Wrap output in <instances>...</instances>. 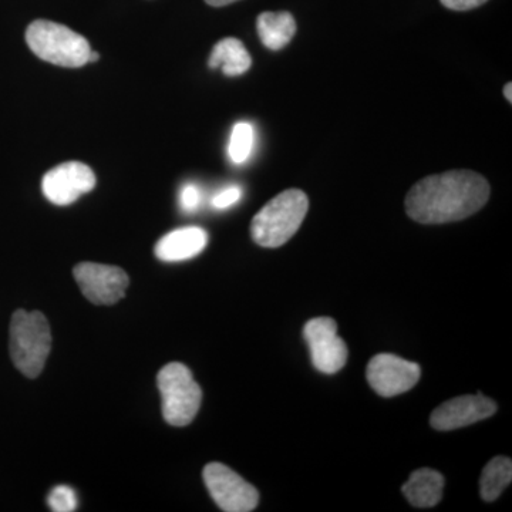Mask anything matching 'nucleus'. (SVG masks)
<instances>
[{
    "label": "nucleus",
    "instance_id": "f257e3e1",
    "mask_svg": "<svg viewBox=\"0 0 512 512\" xmlns=\"http://www.w3.org/2000/svg\"><path fill=\"white\" fill-rule=\"evenodd\" d=\"M490 184L474 171L434 174L414 184L406 197V212L420 224L466 220L487 204Z\"/></svg>",
    "mask_w": 512,
    "mask_h": 512
},
{
    "label": "nucleus",
    "instance_id": "f03ea898",
    "mask_svg": "<svg viewBox=\"0 0 512 512\" xmlns=\"http://www.w3.org/2000/svg\"><path fill=\"white\" fill-rule=\"evenodd\" d=\"M308 210L305 192L295 188L281 192L255 215L251 224L252 239L259 247H282L301 228Z\"/></svg>",
    "mask_w": 512,
    "mask_h": 512
},
{
    "label": "nucleus",
    "instance_id": "7ed1b4c3",
    "mask_svg": "<svg viewBox=\"0 0 512 512\" xmlns=\"http://www.w3.org/2000/svg\"><path fill=\"white\" fill-rule=\"evenodd\" d=\"M52 348L49 322L42 312L19 309L10 320L9 350L13 365L22 375L36 379Z\"/></svg>",
    "mask_w": 512,
    "mask_h": 512
},
{
    "label": "nucleus",
    "instance_id": "20e7f679",
    "mask_svg": "<svg viewBox=\"0 0 512 512\" xmlns=\"http://www.w3.org/2000/svg\"><path fill=\"white\" fill-rule=\"evenodd\" d=\"M26 42L33 53L56 66L82 67L92 52L86 37L50 20H36L26 30Z\"/></svg>",
    "mask_w": 512,
    "mask_h": 512
},
{
    "label": "nucleus",
    "instance_id": "39448f33",
    "mask_svg": "<svg viewBox=\"0 0 512 512\" xmlns=\"http://www.w3.org/2000/svg\"><path fill=\"white\" fill-rule=\"evenodd\" d=\"M157 386L163 400V416L171 426H188L200 412L202 390L183 363H170L160 370Z\"/></svg>",
    "mask_w": 512,
    "mask_h": 512
},
{
    "label": "nucleus",
    "instance_id": "423d86ee",
    "mask_svg": "<svg viewBox=\"0 0 512 512\" xmlns=\"http://www.w3.org/2000/svg\"><path fill=\"white\" fill-rule=\"evenodd\" d=\"M202 477L212 500L222 511L249 512L258 507V490L224 464H208Z\"/></svg>",
    "mask_w": 512,
    "mask_h": 512
},
{
    "label": "nucleus",
    "instance_id": "0eeeda50",
    "mask_svg": "<svg viewBox=\"0 0 512 512\" xmlns=\"http://www.w3.org/2000/svg\"><path fill=\"white\" fill-rule=\"evenodd\" d=\"M303 338L311 352L312 365L325 373L333 375L345 367L349 350L343 339L338 336V323L332 318L309 320L303 328Z\"/></svg>",
    "mask_w": 512,
    "mask_h": 512
},
{
    "label": "nucleus",
    "instance_id": "6e6552de",
    "mask_svg": "<svg viewBox=\"0 0 512 512\" xmlns=\"http://www.w3.org/2000/svg\"><path fill=\"white\" fill-rule=\"evenodd\" d=\"M80 291L94 305H114L124 298L130 279L119 266L83 262L74 266Z\"/></svg>",
    "mask_w": 512,
    "mask_h": 512
},
{
    "label": "nucleus",
    "instance_id": "1a4fd4ad",
    "mask_svg": "<svg viewBox=\"0 0 512 512\" xmlns=\"http://www.w3.org/2000/svg\"><path fill=\"white\" fill-rule=\"evenodd\" d=\"M367 382L379 396L394 397L409 392L420 380L421 369L390 353H382L370 359L366 370Z\"/></svg>",
    "mask_w": 512,
    "mask_h": 512
},
{
    "label": "nucleus",
    "instance_id": "9d476101",
    "mask_svg": "<svg viewBox=\"0 0 512 512\" xmlns=\"http://www.w3.org/2000/svg\"><path fill=\"white\" fill-rule=\"evenodd\" d=\"M96 187V175L89 165L69 161L47 171L42 181L43 194L59 207L73 204Z\"/></svg>",
    "mask_w": 512,
    "mask_h": 512
},
{
    "label": "nucleus",
    "instance_id": "9b49d317",
    "mask_svg": "<svg viewBox=\"0 0 512 512\" xmlns=\"http://www.w3.org/2000/svg\"><path fill=\"white\" fill-rule=\"evenodd\" d=\"M497 412V403L483 394H467L448 400L434 410L430 417L433 429L451 431L470 426L478 421L488 419Z\"/></svg>",
    "mask_w": 512,
    "mask_h": 512
},
{
    "label": "nucleus",
    "instance_id": "f8f14e48",
    "mask_svg": "<svg viewBox=\"0 0 512 512\" xmlns=\"http://www.w3.org/2000/svg\"><path fill=\"white\" fill-rule=\"evenodd\" d=\"M208 234L202 228L187 227L168 232L157 242L154 252L160 261L181 262L194 258L204 251Z\"/></svg>",
    "mask_w": 512,
    "mask_h": 512
},
{
    "label": "nucleus",
    "instance_id": "ddd939ff",
    "mask_svg": "<svg viewBox=\"0 0 512 512\" xmlns=\"http://www.w3.org/2000/svg\"><path fill=\"white\" fill-rule=\"evenodd\" d=\"M444 477L439 471L421 468L414 471L402 487L409 503L417 508H431L443 498Z\"/></svg>",
    "mask_w": 512,
    "mask_h": 512
},
{
    "label": "nucleus",
    "instance_id": "4468645a",
    "mask_svg": "<svg viewBox=\"0 0 512 512\" xmlns=\"http://www.w3.org/2000/svg\"><path fill=\"white\" fill-rule=\"evenodd\" d=\"M256 30L262 45L271 50H281L295 36V18L289 12H264L256 20Z\"/></svg>",
    "mask_w": 512,
    "mask_h": 512
},
{
    "label": "nucleus",
    "instance_id": "2eb2a0df",
    "mask_svg": "<svg viewBox=\"0 0 512 512\" xmlns=\"http://www.w3.org/2000/svg\"><path fill=\"white\" fill-rule=\"evenodd\" d=\"M208 64L211 69L221 67L225 76L237 77L251 69L252 57L241 40L225 37L212 49Z\"/></svg>",
    "mask_w": 512,
    "mask_h": 512
},
{
    "label": "nucleus",
    "instance_id": "dca6fc26",
    "mask_svg": "<svg viewBox=\"0 0 512 512\" xmlns=\"http://www.w3.org/2000/svg\"><path fill=\"white\" fill-rule=\"evenodd\" d=\"M512 463L510 458L495 457L484 467L480 480L481 498L487 503L497 500L511 484Z\"/></svg>",
    "mask_w": 512,
    "mask_h": 512
},
{
    "label": "nucleus",
    "instance_id": "f3484780",
    "mask_svg": "<svg viewBox=\"0 0 512 512\" xmlns=\"http://www.w3.org/2000/svg\"><path fill=\"white\" fill-rule=\"evenodd\" d=\"M255 131L247 121L235 124L229 138L228 154L234 164H244L254 148Z\"/></svg>",
    "mask_w": 512,
    "mask_h": 512
},
{
    "label": "nucleus",
    "instance_id": "a211bd4d",
    "mask_svg": "<svg viewBox=\"0 0 512 512\" xmlns=\"http://www.w3.org/2000/svg\"><path fill=\"white\" fill-rule=\"evenodd\" d=\"M47 503H49L52 511L72 512L77 507L76 493L67 485H57V487L53 488L52 493L49 494Z\"/></svg>",
    "mask_w": 512,
    "mask_h": 512
},
{
    "label": "nucleus",
    "instance_id": "6ab92c4d",
    "mask_svg": "<svg viewBox=\"0 0 512 512\" xmlns=\"http://www.w3.org/2000/svg\"><path fill=\"white\" fill-rule=\"evenodd\" d=\"M242 197V190L239 187H228L221 192H218L214 198H212V207L215 210H227L232 205L237 204Z\"/></svg>",
    "mask_w": 512,
    "mask_h": 512
},
{
    "label": "nucleus",
    "instance_id": "aec40b11",
    "mask_svg": "<svg viewBox=\"0 0 512 512\" xmlns=\"http://www.w3.org/2000/svg\"><path fill=\"white\" fill-rule=\"evenodd\" d=\"M201 202V191L197 185L188 184L185 185L180 194V204L184 211L192 212L200 207Z\"/></svg>",
    "mask_w": 512,
    "mask_h": 512
},
{
    "label": "nucleus",
    "instance_id": "412c9836",
    "mask_svg": "<svg viewBox=\"0 0 512 512\" xmlns=\"http://www.w3.org/2000/svg\"><path fill=\"white\" fill-rule=\"evenodd\" d=\"M487 0H441L446 8L451 10H458V12H464V10L476 9L478 6L484 5Z\"/></svg>",
    "mask_w": 512,
    "mask_h": 512
},
{
    "label": "nucleus",
    "instance_id": "4be33fe9",
    "mask_svg": "<svg viewBox=\"0 0 512 512\" xmlns=\"http://www.w3.org/2000/svg\"><path fill=\"white\" fill-rule=\"evenodd\" d=\"M205 2L214 6V8H221V6L231 5V3L238 2V0H205Z\"/></svg>",
    "mask_w": 512,
    "mask_h": 512
},
{
    "label": "nucleus",
    "instance_id": "5701e85b",
    "mask_svg": "<svg viewBox=\"0 0 512 512\" xmlns=\"http://www.w3.org/2000/svg\"><path fill=\"white\" fill-rule=\"evenodd\" d=\"M512 84L511 83H507L505 84V87H504V96H505V99H507L508 101H512Z\"/></svg>",
    "mask_w": 512,
    "mask_h": 512
},
{
    "label": "nucleus",
    "instance_id": "b1692460",
    "mask_svg": "<svg viewBox=\"0 0 512 512\" xmlns=\"http://www.w3.org/2000/svg\"><path fill=\"white\" fill-rule=\"evenodd\" d=\"M99 53H96V52H90V55H89V63H96L97 60H99Z\"/></svg>",
    "mask_w": 512,
    "mask_h": 512
}]
</instances>
